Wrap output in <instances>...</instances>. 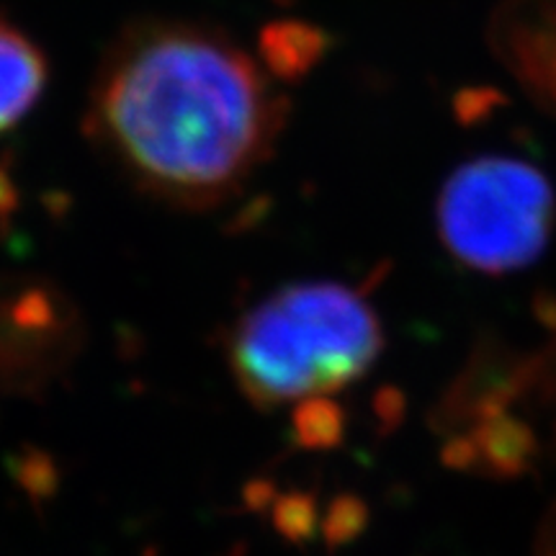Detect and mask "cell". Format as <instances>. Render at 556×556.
<instances>
[{
  "label": "cell",
  "instance_id": "9c48e42d",
  "mask_svg": "<svg viewBox=\"0 0 556 556\" xmlns=\"http://www.w3.org/2000/svg\"><path fill=\"white\" fill-rule=\"evenodd\" d=\"M366 523V507L356 497H338L330 505L328 518L323 523V533L328 546H343L353 536H358Z\"/></svg>",
  "mask_w": 556,
  "mask_h": 556
},
{
  "label": "cell",
  "instance_id": "30bf717a",
  "mask_svg": "<svg viewBox=\"0 0 556 556\" xmlns=\"http://www.w3.org/2000/svg\"><path fill=\"white\" fill-rule=\"evenodd\" d=\"M276 484L270 479H253L242 490V500H245V507L250 513H266L276 503Z\"/></svg>",
  "mask_w": 556,
  "mask_h": 556
},
{
  "label": "cell",
  "instance_id": "7a4b0ae2",
  "mask_svg": "<svg viewBox=\"0 0 556 556\" xmlns=\"http://www.w3.org/2000/svg\"><path fill=\"white\" fill-rule=\"evenodd\" d=\"M381 345L379 317L361 291L304 281L240 317L229 338V366L255 407L274 409L353 384Z\"/></svg>",
  "mask_w": 556,
  "mask_h": 556
},
{
  "label": "cell",
  "instance_id": "8992f818",
  "mask_svg": "<svg viewBox=\"0 0 556 556\" xmlns=\"http://www.w3.org/2000/svg\"><path fill=\"white\" fill-rule=\"evenodd\" d=\"M294 441L307 451H328L343 441L345 420L336 402L328 397L299 400L291 415Z\"/></svg>",
  "mask_w": 556,
  "mask_h": 556
},
{
  "label": "cell",
  "instance_id": "6da1fadb",
  "mask_svg": "<svg viewBox=\"0 0 556 556\" xmlns=\"http://www.w3.org/2000/svg\"><path fill=\"white\" fill-rule=\"evenodd\" d=\"M287 122V96L217 26L137 21L103 52L83 124L139 191L212 208L268 163Z\"/></svg>",
  "mask_w": 556,
  "mask_h": 556
},
{
  "label": "cell",
  "instance_id": "52a82bcc",
  "mask_svg": "<svg viewBox=\"0 0 556 556\" xmlns=\"http://www.w3.org/2000/svg\"><path fill=\"white\" fill-rule=\"evenodd\" d=\"M9 471L34 507L47 505L60 492V467L47 451L24 446L9 458Z\"/></svg>",
  "mask_w": 556,
  "mask_h": 556
},
{
  "label": "cell",
  "instance_id": "ba28073f",
  "mask_svg": "<svg viewBox=\"0 0 556 556\" xmlns=\"http://www.w3.org/2000/svg\"><path fill=\"white\" fill-rule=\"evenodd\" d=\"M270 523L289 544H307L317 528V503L307 492H283L270 505Z\"/></svg>",
  "mask_w": 556,
  "mask_h": 556
},
{
  "label": "cell",
  "instance_id": "8fae6325",
  "mask_svg": "<svg viewBox=\"0 0 556 556\" xmlns=\"http://www.w3.org/2000/svg\"><path fill=\"white\" fill-rule=\"evenodd\" d=\"M18 206V191L9 173L0 168V219H9Z\"/></svg>",
  "mask_w": 556,
  "mask_h": 556
},
{
  "label": "cell",
  "instance_id": "3957f363",
  "mask_svg": "<svg viewBox=\"0 0 556 556\" xmlns=\"http://www.w3.org/2000/svg\"><path fill=\"white\" fill-rule=\"evenodd\" d=\"M552 184L516 157H477L438 197V232L464 266L505 274L533 263L554 227Z\"/></svg>",
  "mask_w": 556,
  "mask_h": 556
},
{
  "label": "cell",
  "instance_id": "5b68a950",
  "mask_svg": "<svg viewBox=\"0 0 556 556\" xmlns=\"http://www.w3.org/2000/svg\"><path fill=\"white\" fill-rule=\"evenodd\" d=\"M258 50L270 78L299 80L323 60L328 37L304 21H270L261 29Z\"/></svg>",
  "mask_w": 556,
  "mask_h": 556
},
{
  "label": "cell",
  "instance_id": "277c9868",
  "mask_svg": "<svg viewBox=\"0 0 556 556\" xmlns=\"http://www.w3.org/2000/svg\"><path fill=\"white\" fill-rule=\"evenodd\" d=\"M47 88V58L29 34L0 18V135L37 106Z\"/></svg>",
  "mask_w": 556,
  "mask_h": 556
}]
</instances>
